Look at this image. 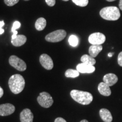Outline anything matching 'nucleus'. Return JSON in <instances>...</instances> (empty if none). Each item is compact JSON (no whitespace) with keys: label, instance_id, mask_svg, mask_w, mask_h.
Segmentation results:
<instances>
[{"label":"nucleus","instance_id":"f257e3e1","mask_svg":"<svg viewBox=\"0 0 122 122\" xmlns=\"http://www.w3.org/2000/svg\"><path fill=\"white\" fill-rule=\"evenodd\" d=\"M9 86L10 91L14 94L20 93L23 91L25 86L24 77L19 74L13 75L9 80Z\"/></svg>","mask_w":122,"mask_h":122},{"label":"nucleus","instance_id":"f03ea898","mask_svg":"<svg viewBox=\"0 0 122 122\" xmlns=\"http://www.w3.org/2000/svg\"><path fill=\"white\" fill-rule=\"evenodd\" d=\"M70 95L74 101L83 105L90 104L93 99L92 94L89 92L76 89L72 90L70 92Z\"/></svg>","mask_w":122,"mask_h":122},{"label":"nucleus","instance_id":"7ed1b4c3","mask_svg":"<svg viewBox=\"0 0 122 122\" xmlns=\"http://www.w3.org/2000/svg\"><path fill=\"white\" fill-rule=\"evenodd\" d=\"M100 16L107 20H117L120 17L119 9L115 6H109L102 9Z\"/></svg>","mask_w":122,"mask_h":122},{"label":"nucleus","instance_id":"20e7f679","mask_svg":"<svg viewBox=\"0 0 122 122\" xmlns=\"http://www.w3.org/2000/svg\"><path fill=\"white\" fill-rule=\"evenodd\" d=\"M66 32L63 30H59L49 33L45 36V40L48 42H58L61 41L66 36Z\"/></svg>","mask_w":122,"mask_h":122},{"label":"nucleus","instance_id":"39448f33","mask_svg":"<svg viewBox=\"0 0 122 122\" xmlns=\"http://www.w3.org/2000/svg\"><path fill=\"white\" fill-rule=\"evenodd\" d=\"M38 103L41 106L44 108H49L52 106L53 100L49 93L46 92L40 93L37 98Z\"/></svg>","mask_w":122,"mask_h":122},{"label":"nucleus","instance_id":"423d86ee","mask_svg":"<svg viewBox=\"0 0 122 122\" xmlns=\"http://www.w3.org/2000/svg\"><path fill=\"white\" fill-rule=\"evenodd\" d=\"M9 63L12 67L19 71H24L27 69V65L24 61L16 56H11L9 58Z\"/></svg>","mask_w":122,"mask_h":122},{"label":"nucleus","instance_id":"0eeeda50","mask_svg":"<svg viewBox=\"0 0 122 122\" xmlns=\"http://www.w3.org/2000/svg\"><path fill=\"white\" fill-rule=\"evenodd\" d=\"M106 40V37L103 33L96 32L91 34L88 38V41L92 45H102Z\"/></svg>","mask_w":122,"mask_h":122},{"label":"nucleus","instance_id":"6e6552de","mask_svg":"<svg viewBox=\"0 0 122 122\" xmlns=\"http://www.w3.org/2000/svg\"><path fill=\"white\" fill-rule=\"evenodd\" d=\"M40 62L42 66L46 70H51L54 66L52 59L46 54H42L41 55L40 57Z\"/></svg>","mask_w":122,"mask_h":122},{"label":"nucleus","instance_id":"1a4fd4ad","mask_svg":"<svg viewBox=\"0 0 122 122\" xmlns=\"http://www.w3.org/2000/svg\"><path fill=\"white\" fill-rule=\"evenodd\" d=\"M15 107L11 103H4L0 105V115L8 116L14 112Z\"/></svg>","mask_w":122,"mask_h":122},{"label":"nucleus","instance_id":"9d476101","mask_svg":"<svg viewBox=\"0 0 122 122\" xmlns=\"http://www.w3.org/2000/svg\"><path fill=\"white\" fill-rule=\"evenodd\" d=\"M76 70L80 73H88V74H91L94 72L96 68L94 66L87 65L84 63H79L76 66Z\"/></svg>","mask_w":122,"mask_h":122},{"label":"nucleus","instance_id":"9b49d317","mask_svg":"<svg viewBox=\"0 0 122 122\" xmlns=\"http://www.w3.org/2000/svg\"><path fill=\"white\" fill-rule=\"evenodd\" d=\"M21 122H33V115L29 109H24L20 114Z\"/></svg>","mask_w":122,"mask_h":122},{"label":"nucleus","instance_id":"f8f14e48","mask_svg":"<svg viewBox=\"0 0 122 122\" xmlns=\"http://www.w3.org/2000/svg\"><path fill=\"white\" fill-rule=\"evenodd\" d=\"M118 80V78L117 76L114 74L110 73L107 74L103 76V81L104 83L107 84L109 86H112L117 83Z\"/></svg>","mask_w":122,"mask_h":122},{"label":"nucleus","instance_id":"ddd939ff","mask_svg":"<svg viewBox=\"0 0 122 122\" xmlns=\"http://www.w3.org/2000/svg\"><path fill=\"white\" fill-rule=\"evenodd\" d=\"M98 90L102 96H110L111 94V91L110 86L103 81L99 84Z\"/></svg>","mask_w":122,"mask_h":122},{"label":"nucleus","instance_id":"4468645a","mask_svg":"<svg viewBox=\"0 0 122 122\" xmlns=\"http://www.w3.org/2000/svg\"><path fill=\"white\" fill-rule=\"evenodd\" d=\"M100 115L102 120L105 122H111L112 117L110 111L106 109H101L100 110Z\"/></svg>","mask_w":122,"mask_h":122},{"label":"nucleus","instance_id":"2eb2a0df","mask_svg":"<svg viewBox=\"0 0 122 122\" xmlns=\"http://www.w3.org/2000/svg\"><path fill=\"white\" fill-rule=\"evenodd\" d=\"M27 41V37L23 35H17L16 38L11 39V44L14 46H21L23 45Z\"/></svg>","mask_w":122,"mask_h":122},{"label":"nucleus","instance_id":"dca6fc26","mask_svg":"<svg viewBox=\"0 0 122 122\" xmlns=\"http://www.w3.org/2000/svg\"><path fill=\"white\" fill-rule=\"evenodd\" d=\"M101 45H92L89 48V53L91 57L95 58L102 50Z\"/></svg>","mask_w":122,"mask_h":122},{"label":"nucleus","instance_id":"f3484780","mask_svg":"<svg viewBox=\"0 0 122 122\" xmlns=\"http://www.w3.org/2000/svg\"><path fill=\"white\" fill-rule=\"evenodd\" d=\"M46 25V21L44 18H39L35 23V28L39 31L44 30Z\"/></svg>","mask_w":122,"mask_h":122},{"label":"nucleus","instance_id":"a211bd4d","mask_svg":"<svg viewBox=\"0 0 122 122\" xmlns=\"http://www.w3.org/2000/svg\"><path fill=\"white\" fill-rule=\"evenodd\" d=\"M81 61L82 63L87 64V65L94 66L96 63L95 59L91 56L87 54H84L81 57Z\"/></svg>","mask_w":122,"mask_h":122},{"label":"nucleus","instance_id":"6ab92c4d","mask_svg":"<svg viewBox=\"0 0 122 122\" xmlns=\"http://www.w3.org/2000/svg\"><path fill=\"white\" fill-rule=\"evenodd\" d=\"M80 74V72L77 70L68 69L65 72V76L66 77H71V78H75L78 77Z\"/></svg>","mask_w":122,"mask_h":122},{"label":"nucleus","instance_id":"aec40b11","mask_svg":"<svg viewBox=\"0 0 122 122\" xmlns=\"http://www.w3.org/2000/svg\"><path fill=\"white\" fill-rule=\"evenodd\" d=\"M68 42L70 45L73 47L77 46L79 44L78 37L75 35H71L68 39Z\"/></svg>","mask_w":122,"mask_h":122},{"label":"nucleus","instance_id":"412c9836","mask_svg":"<svg viewBox=\"0 0 122 122\" xmlns=\"http://www.w3.org/2000/svg\"><path fill=\"white\" fill-rule=\"evenodd\" d=\"M72 1L75 4L80 7L86 6L89 2L88 0H72Z\"/></svg>","mask_w":122,"mask_h":122},{"label":"nucleus","instance_id":"4be33fe9","mask_svg":"<svg viewBox=\"0 0 122 122\" xmlns=\"http://www.w3.org/2000/svg\"><path fill=\"white\" fill-rule=\"evenodd\" d=\"M19 0H4L5 4L9 6H13L19 2Z\"/></svg>","mask_w":122,"mask_h":122},{"label":"nucleus","instance_id":"5701e85b","mask_svg":"<svg viewBox=\"0 0 122 122\" xmlns=\"http://www.w3.org/2000/svg\"><path fill=\"white\" fill-rule=\"evenodd\" d=\"M21 26V24L18 21H15V22H14V23L13 24V27H12L11 28V32H13L15 30H16L18 29H19L20 27Z\"/></svg>","mask_w":122,"mask_h":122},{"label":"nucleus","instance_id":"b1692460","mask_svg":"<svg viewBox=\"0 0 122 122\" xmlns=\"http://www.w3.org/2000/svg\"><path fill=\"white\" fill-rule=\"evenodd\" d=\"M46 4L49 6H54L56 4V0H45Z\"/></svg>","mask_w":122,"mask_h":122},{"label":"nucleus","instance_id":"393cba45","mask_svg":"<svg viewBox=\"0 0 122 122\" xmlns=\"http://www.w3.org/2000/svg\"><path fill=\"white\" fill-rule=\"evenodd\" d=\"M118 63L120 66L122 67V51H121L118 55Z\"/></svg>","mask_w":122,"mask_h":122},{"label":"nucleus","instance_id":"a878e982","mask_svg":"<svg viewBox=\"0 0 122 122\" xmlns=\"http://www.w3.org/2000/svg\"><path fill=\"white\" fill-rule=\"evenodd\" d=\"M5 25V23L3 20L0 21V35L4 33V30L2 28V27Z\"/></svg>","mask_w":122,"mask_h":122},{"label":"nucleus","instance_id":"bb28decb","mask_svg":"<svg viewBox=\"0 0 122 122\" xmlns=\"http://www.w3.org/2000/svg\"><path fill=\"white\" fill-rule=\"evenodd\" d=\"M54 122H67L66 120L64 119L63 118H61V117H59V118H56L54 120Z\"/></svg>","mask_w":122,"mask_h":122},{"label":"nucleus","instance_id":"cd10ccee","mask_svg":"<svg viewBox=\"0 0 122 122\" xmlns=\"http://www.w3.org/2000/svg\"><path fill=\"white\" fill-rule=\"evenodd\" d=\"M3 94H4V90L0 86V98L2 97Z\"/></svg>","mask_w":122,"mask_h":122},{"label":"nucleus","instance_id":"c85d7f7f","mask_svg":"<svg viewBox=\"0 0 122 122\" xmlns=\"http://www.w3.org/2000/svg\"><path fill=\"white\" fill-rule=\"evenodd\" d=\"M119 9H120V10H122V0H120L119 1Z\"/></svg>","mask_w":122,"mask_h":122},{"label":"nucleus","instance_id":"c756f323","mask_svg":"<svg viewBox=\"0 0 122 122\" xmlns=\"http://www.w3.org/2000/svg\"><path fill=\"white\" fill-rule=\"evenodd\" d=\"M113 55H114L113 53H109V54H108V57H112V56H113Z\"/></svg>","mask_w":122,"mask_h":122},{"label":"nucleus","instance_id":"7c9ffc66","mask_svg":"<svg viewBox=\"0 0 122 122\" xmlns=\"http://www.w3.org/2000/svg\"><path fill=\"white\" fill-rule=\"evenodd\" d=\"M80 122H88V121L87 120H85V119H84V120H82L81 121H80Z\"/></svg>","mask_w":122,"mask_h":122},{"label":"nucleus","instance_id":"2f4dec72","mask_svg":"<svg viewBox=\"0 0 122 122\" xmlns=\"http://www.w3.org/2000/svg\"><path fill=\"white\" fill-rule=\"evenodd\" d=\"M106 1H109V2H112V1H115V0H106Z\"/></svg>","mask_w":122,"mask_h":122},{"label":"nucleus","instance_id":"473e14b6","mask_svg":"<svg viewBox=\"0 0 122 122\" xmlns=\"http://www.w3.org/2000/svg\"><path fill=\"white\" fill-rule=\"evenodd\" d=\"M63 1H69V0H63Z\"/></svg>","mask_w":122,"mask_h":122},{"label":"nucleus","instance_id":"72a5a7b5","mask_svg":"<svg viewBox=\"0 0 122 122\" xmlns=\"http://www.w3.org/2000/svg\"><path fill=\"white\" fill-rule=\"evenodd\" d=\"M24 1H29V0H24Z\"/></svg>","mask_w":122,"mask_h":122}]
</instances>
